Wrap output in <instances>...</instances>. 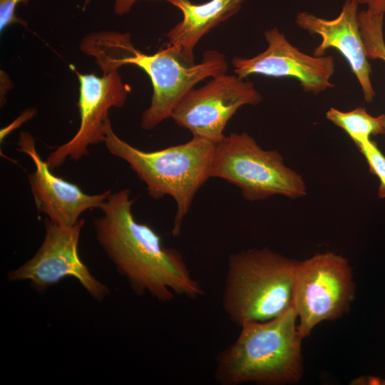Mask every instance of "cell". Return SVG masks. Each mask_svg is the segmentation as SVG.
Masks as SVG:
<instances>
[{
  "mask_svg": "<svg viewBox=\"0 0 385 385\" xmlns=\"http://www.w3.org/2000/svg\"><path fill=\"white\" fill-rule=\"evenodd\" d=\"M138 0H115L114 3V13L116 15L122 16L129 12L133 5ZM168 1L173 5L180 0H163Z\"/></svg>",
  "mask_w": 385,
  "mask_h": 385,
  "instance_id": "obj_21",
  "label": "cell"
},
{
  "mask_svg": "<svg viewBox=\"0 0 385 385\" xmlns=\"http://www.w3.org/2000/svg\"><path fill=\"white\" fill-rule=\"evenodd\" d=\"M17 150L28 155L35 165L29 175V182L37 210L48 216V221L61 226H73L79 216L88 210L101 208L112 192L108 190L100 194L85 193L77 185L52 173L46 160L36 149L35 139L27 131H21Z\"/></svg>",
  "mask_w": 385,
  "mask_h": 385,
  "instance_id": "obj_12",
  "label": "cell"
},
{
  "mask_svg": "<svg viewBox=\"0 0 385 385\" xmlns=\"http://www.w3.org/2000/svg\"><path fill=\"white\" fill-rule=\"evenodd\" d=\"M358 4L366 5V11L372 14H385V0H351Z\"/></svg>",
  "mask_w": 385,
  "mask_h": 385,
  "instance_id": "obj_20",
  "label": "cell"
},
{
  "mask_svg": "<svg viewBox=\"0 0 385 385\" xmlns=\"http://www.w3.org/2000/svg\"><path fill=\"white\" fill-rule=\"evenodd\" d=\"M298 262L267 247L231 254L222 299L229 319L240 327L270 320L292 307Z\"/></svg>",
  "mask_w": 385,
  "mask_h": 385,
  "instance_id": "obj_5",
  "label": "cell"
},
{
  "mask_svg": "<svg viewBox=\"0 0 385 385\" xmlns=\"http://www.w3.org/2000/svg\"><path fill=\"white\" fill-rule=\"evenodd\" d=\"M354 297L352 268L344 257L327 251L298 262L293 307L301 337H308L322 322L346 314Z\"/></svg>",
  "mask_w": 385,
  "mask_h": 385,
  "instance_id": "obj_7",
  "label": "cell"
},
{
  "mask_svg": "<svg viewBox=\"0 0 385 385\" xmlns=\"http://www.w3.org/2000/svg\"><path fill=\"white\" fill-rule=\"evenodd\" d=\"M291 307L265 322L241 326L237 339L215 357L213 377L220 385L246 382L282 385L302 377V340Z\"/></svg>",
  "mask_w": 385,
  "mask_h": 385,
  "instance_id": "obj_3",
  "label": "cell"
},
{
  "mask_svg": "<svg viewBox=\"0 0 385 385\" xmlns=\"http://www.w3.org/2000/svg\"><path fill=\"white\" fill-rule=\"evenodd\" d=\"M135 199L128 188L111 192L93 220L97 242L138 296L148 293L167 303L176 295L197 299L204 290L190 272L182 255L165 247L148 225L138 222L132 212Z\"/></svg>",
  "mask_w": 385,
  "mask_h": 385,
  "instance_id": "obj_1",
  "label": "cell"
},
{
  "mask_svg": "<svg viewBox=\"0 0 385 385\" xmlns=\"http://www.w3.org/2000/svg\"><path fill=\"white\" fill-rule=\"evenodd\" d=\"M383 117L372 116L361 107L347 112L331 108L326 113V118L343 129L356 145L370 140L371 135H383Z\"/></svg>",
  "mask_w": 385,
  "mask_h": 385,
  "instance_id": "obj_15",
  "label": "cell"
},
{
  "mask_svg": "<svg viewBox=\"0 0 385 385\" xmlns=\"http://www.w3.org/2000/svg\"><path fill=\"white\" fill-rule=\"evenodd\" d=\"M210 178L230 183L249 201L280 195L291 199L304 196L302 177L285 165L277 150H265L247 133H231L216 145Z\"/></svg>",
  "mask_w": 385,
  "mask_h": 385,
  "instance_id": "obj_6",
  "label": "cell"
},
{
  "mask_svg": "<svg viewBox=\"0 0 385 385\" xmlns=\"http://www.w3.org/2000/svg\"><path fill=\"white\" fill-rule=\"evenodd\" d=\"M85 220L73 226L46 223L42 245L29 260L7 273L9 281L28 280L38 292H44L66 277H73L98 302L109 294L108 287L98 281L81 260L78 242Z\"/></svg>",
  "mask_w": 385,
  "mask_h": 385,
  "instance_id": "obj_8",
  "label": "cell"
},
{
  "mask_svg": "<svg viewBox=\"0 0 385 385\" xmlns=\"http://www.w3.org/2000/svg\"><path fill=\"white\" fill-rule=\"evenodd\" d=\"M30 0H0V32L11 25L19 24L25 27L27 23L22 19L16 16V8L19 4L27 5Z\"/></svg>",
  "mask_w": 385,
  "mask_h": 385,
  "instance_id": "obj_18",
  "label": "cell"
},
{
  "mask_svg": "<svg viewBox=\"0 0 385 385\" xmlns=\"http://www.w3.org/2000/svg\"><path fill=\"white\" fill-rule=\"evenodd\" d=\"M91 0H85L83 9L86 7V6L91 2Z\"/></svg>",
  "mask_w": 385,
  "mask_h": 385,
  "instance_id": "obj_23",
  "label": "cell"
},
{
  "mask_svg": "<svg viewBox=\"0 0 385 385\" xmlns=\"http://www.w3.org/2000/svg\"><path fill=\"white\" fill-rule=\"evenodd\" d=\"M369 165V170L378 177L380 185L379 198L385 197V155L379 149L376 143L371 139L356 145Z\"/></svg>",
  "mask_w": 385,
  "mask_h": 385,
  "instance_id": "obj_17",
  "label": "cell"
},
{
  "mask_svg": "<svg viewBox=\"0 0 385 385\" xmlns=\"http://www.w3.org/2000/svg\"><path fill=\"white\" fill-rule=\"evenodd\" d=\"M262 101L261 93L252 81L224 73L197 89H191L174 108L170 118L192 136L218 144L225 138L223 130L237 111Z\"/></svg>",
  "mask_w": 385,
  "mask_h": 385,
  "instance_id": "obj_9",
  "label": "cell"
},
{
  "mask_svg": "<svg viewBox=\"0 0 385 385\" xmlns=\"http://www.w3.org/2000/svg\"><path fill=\"white\" fill-rule=\"evenodd\" d=\"M350 384L353 385L385 384V380L373 376H359L353 379Z\"/></svg>",
  "mask_w": 385,
  "mask_h": 385,
  "instance_id": "obj_22",
  "label": "cell"
},
{
  "mask_svg": "<svg viewBox=\"0 0 385 385\" xmlns=\"http://www.w3.org/2000/svg\"><path fill=\"white\" fill-rule=\"evenodd\" d=\"M104 144L113 155L125 161L147 187L155 200L170 195L175 201L176 212L172 228L178 237L198 190L210 178L216 145L192 136L188 142L155 151L139 150L120 138L107 120Z\"/></svg>",
  "mask_w": 385,
  "mask_h": 385,
  "instance_id": "obj_4",
  "label": "cell"
},
{
  "mask_svg": "<svg viewBox=\"0 0 385 385\" xmlns=\"http://www.w3.org/2000/svg\"><path fill=\"white\" fill-rule=\"evenodd\" d=\"M265 38L267 47L264 51L252 58L232 60L235 75L242 78L252 74L294 78L305 92L314 95L334 86L330 81L335 71L332 56H310L300 51L276 27L266 31Z\"/></svg>",
  "mask_w": 385,
  "mask_h": 385,
  "instance_id": "obj_11",
  "label": "cell"
},
{
  "mask_svg": "<svg viewBox=\"0 0 385 385\" xmlns=\"http://www.w3.org/2000/svg\"><path fill=\"white\" fill-rule=\"evenodd\" d=\"M89 55L103 73L134 65L148 76L153 95L140 120V127L145 130L170 118L176 106L198 82L227 73L228 69L225 56L216 50L205 51L199 63L190 65L165 45L153 54L143 53L134 46L129 33L115 31L101 33L91 44Z\"/></svg>",
  "mask_w": 385,
  "mask_h": 385,
  "instance_id": "obj_2",
  "label": "cell"
},
{
  "mask_svg": "<svg viewBox=\"0 0 385 385\" xmlns=\"http://www.w3.org/2000/svg\"><path fill=\"white\" fill-rule=\"evenodd\" d=\"M358 4L346 0L339 14L333 19L318 17L307 11L296 15L297 26L312 34L319 35L322 41L313 52L324 56L329 48L337 50L348 62L361 88L364 100L370 103L375 96L371 81V68L368 61L358 18Z\"/></svg>",
  "mask_w": 385,
  "mask_h": 385,
  "instance_id": "obj_13",
  "label": "cell"
},
{
  "mask_svg": "<svg viewBox=\"0 0 385 385\" xmlns=\"http://www.w3.org/2000/svg\"><path fill=\"white\" fill-rule=\"evenodd\" d=\"M36 113L35 108H29L22 112L11 123L4 128L0 131L1 143L5 138L14 130L21 126L24 123L32 118Z\"/></svg>",
  "mask_w": 385,
  "mask_h": 385,
  "instance_id": "obj_19",
  "label": "cell"
},
{
  "mask_svg": "<svg viewBox=\"0 0 385 385\" xmlns=\"http://www.w3.org/2000/svg\"><path fill=\"white\" fill-rule=\"evenodd\" d=\"M79 81L78 108L80 125L76 133L66 143L56 148L46 162L52 170L61 166L67 159L78 160L89 153L91 145L103 143L108 111L122 107L130 92L118 71L83 74L71 66Z\"/></svg>",
  "mask_w": 385,
  "mask_h": 385,
  "instance_id": "obj_10",
  "label": "cell"
},
{
  "mask_svg": "<svg viewBox=\"0 0 385 385\" xmlns=\"http://www.w3.org/2000/svg\"><path fill=\"white\" fill-rule=\"evenodd\" d=\"M245 0H209L193 4L180 0L174 6L183 14V19L165 35L170 46L185 63L195 64L194 48L200 38L222 21L235 15Z\"/></svg>",
  "mask_w": 385,
  "mask_h": 385,
  "instance_id": "obj_14",
  "label": "cell"
},
{
  "mask_svg": "<svg viewBox=\"0 0 385 385\" xmlns=\"http://www.w3.org/2000/svg\"><path fill=\"white\" fill-rule=\"evenodd\" d=\"M384 16L383 14H372L366 10L359 12L360 31L369 59L385 61ZM383 135H385V115L383 117Z\"/></svg>",
  "mask_w": 385,
  "mask_h": 385,
  "instance_id": "obj_16",
  "label": "cell"
}]
</instances>
